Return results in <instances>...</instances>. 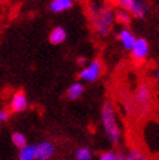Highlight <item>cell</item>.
Here are the masks:
<instances>
[{"label":"cell","instance_id":"6da1fadb","mask_svg":"<svg viewBox=\"0 0 159 160\" xmlns=\"http://www.w3.org/2000/svg\"><path fill=\"white\" fill-rule=\"evenodd\" d=\"M93 29L99 37H107L115 23V11L110 5H95L90 12Z\"/></svg>","mask_w":159,"mask_h":160},{"label":"cell","instance_id":"7a4b0ae2","mask_svg":"<svg viewBox=\"0 0 159 160\" xmlns=\"http://www.w3.org/2000/svg\"><path fill=\"white\" fill-rule=\"evenodd\" d=\"M153 104V90L147 83L141 82L136 91H134V98L132 102L131 115L136 118H144L147 116L150 108Z\"/></svg>","mask_w":159,"mask_h":160},{"label":"cell","instance_id":"3957f363","mask_svg":"<svg viewBox=\"0 0 159 160\" xmlns=\"http://www.w3.org/2000/svg\"><path fill=\"white\" fill-rule=\"evenodd\" d=\"M102 124L103 128L108 135L110 141L116 145L120 138V129L116 121V115H115V108L111 102H105V104L102 107Z\"/></svg>","mask_w":159,"mask_h":160},{"label":"cell","instance_id":"277c9868","mask_svg":"<svg viewBox=\"0 0 159 160\" xmlns=\"http://www.w3.org/2000/svg\"><path fill=\"white\" fill-rule=\"evenodd\" d=\"M103 72V64L100 60H97L94 59L91 60L87 65H85L78 73V77L82 81H86V82H94L100 77Z\"/></svg>","mask_w":159,"mask_h":160},{"label":"cell","instance_id":"5b68a950","mask_svg":"<svg viewBox=\"0 0 159 160\" xmlns=\"http://www.w3.org/2000/svg\"><path fill=\"white\" fill-rule=\"evenodd\" d=\"M149 51H150L149 42L145 38H137L131 50V53L134 60H144L147 58Z\"/></svg>","mask_w":159,"mask_h":160},{"label":"cell","instance_id":"8992f818","mask_svg":"<svg viewBox=\"0 0 159 160\" xmlns=\"http://www.w3.org/2000/svg\"><path fill=\"white\" fill-rule=\"evenodd\" d=\"M9 108H11V112H13V113H20V112H23L28 108V98H26L25 91L18 90L13 94Z\"/></svg>","mask_w":159,"mask_h":160},{"label":"cell","instance_id":"52a82bcc","mask_svg":"<svg viewBox=\"0 0 159 160\" xmlns=\"http://www.w3.org/2000/svg\"><path fill=\"white\" fill-rule=\"evenodd\" d=\"M126 11L132 14V17L144 18L146 16L147 5L144 0H129V5H128V9Z\"/></svg>","mask_w":159,"mask_h":160},{"label":"cell","instance_id":"ba28073f","mask_svg":"<svg viewBox=\"0 0 159 160\" xmlns=\"http://www.w3.org/2000/svg\"><path fill=\"white\" fill-rule=\"evenodd\" d=\"M117 38H119V42L121 43V46L124 47V48L129 50V51L132 50V47H133L134 42H136V39H137V37L134 35L132 33V30H129L128 28H124V29H121L120 31H119Z\"/></svg>","mask_w":159,"mask_h":160},{"label":"cell","instance_id":"9c48e42d","mask_svg":"<svg viewBox=\"0 0 159 160\" xmlns=\"http://www.w3.org/2000/svg\"><path fill=\"white\" fill-rule=\"evenodd\" d=\"M54 154V146L50 142H41L35 146V159L49 160Z\"/></svg>","mask_w":159,"mask_h":160},{"label":"cell","instance_id":"30bf717a","mask_svg":"<svg viewBox=\"0 0 159 160\" xmlns=\"http://www.w3.org/2000/svg\"><path fill=\"white\" fill-rule=\"evenodd\" d=\"M65 39H67V30L64 28L56 26L51 30V33H50V43L51 44H55V46L61 44L65 42Z\"/></svg>","mask_w":159,"mask_h":160},{"label":"cell","instance_id":"8fae6325","mask_svg":"<svg viewBox=\"0 0 159 160\" xmlns=\"http://www.w3.org/2000/svg\"><path fill=\"white\" fill-rule=\"evenodd\" d=\"M73 7V0H52L50 3V9L54 13H63L69 11Z\"/></svg>","mask_w":159,"mask_h":160},{"label":"cell","instance_id":"7c38bea8","mask_svg":"<svg viewBox=\"0 0 159 160\" xmlns=\"http://www.w3.org/2000/svg\"><path fill=\"white\" fill-rule=\"evenodd\" d=\"M85 91V87L81 82H74L72 83L69 87H68V90H67V97L70 99V100H76L78 99L81 95L84 94Z\"/></svg>","mask_w":159,"mask_h":160},{"label":"cell","instance_id":"4fadbf2b","mask_svg":"<svg viewBox=\"0 0 159 160\" xmlns=\"http://www.w3.org/2000/svg\"><path fill=\"white\" fill-rule=\"evenodd\" d=\"M132 20V14L123 8H119L117 11H115V21L120 25H128Z\"/></svg>","mask_w":159,"mask_h":160},{"label":"cell","instance_id":"5bb4252c","mask_svg":"<svg viewBox=\"0 0 159 160\" xmlns=\"http://www.w3.org/2000/svg\"><path fill=\"white\" fill-rule=\"evenodd\" d=\"M20 160H34L35 159V146H26L20 151Z\"/></svg>","mask_w":159,"mask_h":160},{"label":"cell","instance_id":"9a60e30c","mask_svg":"<svg viewBox=\"0 0 159 160\" xmlns=\"http://www.w3.org/2000/svg\"><path fill=\"white\" fill-rule=\"evenodd\" d=\"M12 142H13V145L16 147H18L20 150H22L23 147H26V138H25V135H23L22 133H18V132H16L12 134Z\"/></svg>","mask_w":159,"mask_h":160},{"label":"cell","instance_id":"2e32d148","mask_svg":"<svg viewBox=\"0 0 159 160\" xmlns=\"http://www.w3.org/2000/svg\"><path fill=\"white\" fill-rule=\"evenodd\" d=\"M76 158H77V160H91V155H90L89 148H86V147L80 148L76 152Z\"/></svg>","mask_w":159,"mask_h":160},{"label":"cell","instance_id":"e0dca14e","mask_svg":"<svg viewBox=\"0 0 159 160\" xmlns=\"http://www.w3.org/2000/svg\"><path fill=\"white\" fill-rule=\"evenodd\" d=\"M128 156H129L132 160H149L144 154L141 152V151H140L138 148H132Z\"/></svg>","mask_w":159,"mask_h":160},{"label":"cell","instance_id":"ac0fdd59","mask_svg":"<svg viewBox=\"0 0 159 160\" xmlns=\"http://www.w3.org/2000/svg\"><path fill=\"white\" fill-rule=\"evenodd\" d=\"M114 4L119 5L123 9H128V5H129V0H112Z\"/></svg>","mask_w":159,"mask_h":160},{"label":"cell","instance_id":"d6986e66","mask_svg":"<svg viewBox=\"0 0 159 160\" xmlns=\"http://www.w3.org/2000/svg\"><path fill=\"white\" fill-rule=\"evenodd\" d=\"M100 160H116V155L114 152H105L102 154Z\"/></svg>","mask_w":159,"mask_h":160},{"label":"cell","instance_id":"ffe728a7","mask_svg":"<svg viewBox=\"0 0 159 160\" xmlns=\"http://www.w3.org/2000/svg\"><path fill=\"white\" fill-rule=\"evenodd\" d=\"M8 117H9L8 112H5V111H0V124H2V121H5Z\"/></svg>","mask_w":159,"mask_h":160},{"label":"cell","instance_id":"44dd1931","mask_svg":"<svg viewBox=\"0 0 159 160\" xmlns=\"http://www.w3.org/2000/svg\"><path fill=\"white\" fill-rule=\"evenodd\" d=\"M116 159H117V160H132L129 156H126V158H125V156H123V155H120V154L116 155Z\"/></svg>","mask_w":159,"mask_h":160},{"label":"cell","instance_id":"7402d4cb","mask_svg":"<svg viewBox=\"0 0 159 160\" xmlns=\"http://www.w3.org/2000/svg\"><path fill=\"white\" fill-rule=\"evenodd\" d=\"M78 64H80V65H81V67H85V62H86V59L85 58H78Z\"/></svg>","mask_w":159,"mask_h":160},{"label":"cell","instance_id":"603a6c76","mask_svg":"<svg viewBox=\"0 0 159 160\" xmlns=\"http://www.w3.org/2000/svg\"><path fill=\"white\" fill-rule=\"evenodd\" d=\"M156 78H158V79H159V70H158V72H156Z\"/></svg>","mask_w":159,"mask_h":160},{"label":"cell","instance_id":"cb8c5ba5","mask_svg":"<svg viewBox=\"0 0 159 160\" xmlns=\"http://www.w3.org/2000/svg\"><path fill=\"white\" fill-rule=\"evenodd\" d=\"M5 2V0H0V4H2V3H4Z\"/></svg>","mask_w":159,"mask_h":160}]
</instances>
